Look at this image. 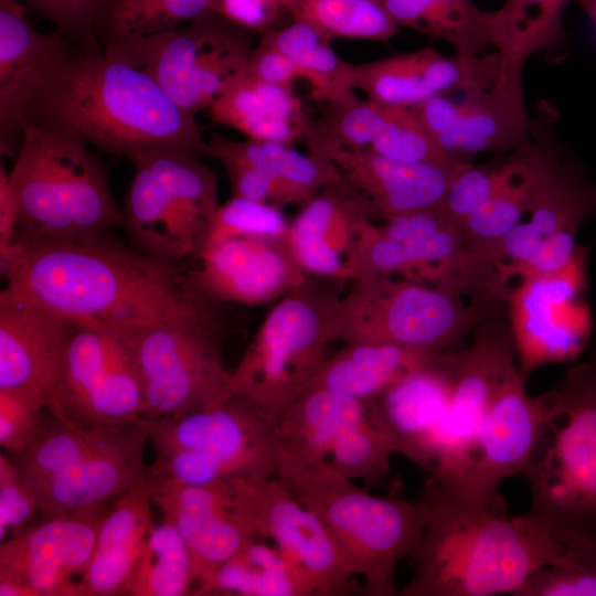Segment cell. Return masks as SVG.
<instances>
[{"instance_id":"cell-28","label":"cell","mask_w":596,"mask_h":596,"mask_svg":"<svg viewBox=\"0 0 596 596\" xmlns=\"http://www.w3.org/2000/svg\"><path fill=\"white\" fill-rule=\"evenodd\" d=\"M151 423L141 418L113 429L105 444L35 490L40 520L110 505L145 471Z\"/></svg>"},{"instance_id":"cell-29","label":"cell","mask_w":596,"mask_h":596,"mask_svg":"<svg viewBox=\"0 0 596 596\" xmlns=\"http://www.w3.org/2000/svg\"><path fill=\"white\" fill-rule=\"evenodd\" d=\"M195 281L223 304L255 306L281 298L307 276L285 235H244L205 251Z\"/></svg>"},{"instance_id":"cell-38","label":"cell","mask_w":596,"mask_h":596,"mask_svg":"<svg viewBox=\"0 0 596 596\" xmlns=\"http://www.w3.org/2000/svg\"><path fill=\"white\" fill-rule=\"evenodd\" d=\"M206 156L234 158L260 169L278 187L283 205L305 204L326 187L344 180L337 167L323 156L304 155L279 142L235 141L213 135L207 141Z\"/></svg>"},{"instance_id":"cell-9","label":"cell","mask_w":596,"mask_h":596,"mask_svg":"<svg viewBox=\"0 0 596 596\" xmlns=\"http://www.w3.org/2000/svg\"><path fill=\"white\" fill-rule=\"evenodd\" d=\"M212 296L131 336L141 386V417L150 423L219 405L235 394L224 363L225 329Z\"/></svg>"},{"instance_id":"cell-25","label":"cell","mask_w":596,"mask_h":596,"mask_svg":"<svg viewBox=\"0 0 596 596\" xmlns=\"http://www.w3.org/2000/svg\"><path fill=\"white\" fill-rule=\"evenodd\" d=\"M74 324L6 286L0 292V390L21 393L45 407Z\"/></svg>"},{"instance_id":"cell-12","label":"cell","mask_w":596,"mask_h":596,"mask_svg":"<svg viewBox=\"0 0 596 596\" xmlns=\"http://www.w3.org/2000/svg\"><path fill=\"white\" fill-rule=\"evenodd\" d=\"M375 275L435 285L485 306L498 304L503 296L497 270L470 254L462 227L441 205L364 227L354 258V279Z\"/></svg>"},{"instance_id":"cell-5","label":"cell","mask_w":596,"mask_h":596,"mask_svg":"<svg viewBox=\"0 0 596 596\" xmlns=\"http://www.w3.org/2000/svg\"><path fill=\"white\" fill-rule=\"evenodd\" d=\"M275 476L324 525L352 574L362 578V595H400L397 564L414 554L424 529L416 501L373 496L328 461L283 453Z\"/></svg>"},{"instance_id":"cell-16","label":"cell","mask_w":596,"mask_h":596,"mask_svg":"<svg viewBox=\"0 0 596 596\" xmlns=\"http://www.w3.org/2000/svg\"><path fill=\"white\" fill-rule=\"evenodd\" d=\"M525 379L518 366L508 374L469 447L454 465L429 473V482L455 499L498 510V488L526 466L542 421L541 398L526 393Z\"/></svg>"},{"instance_id":"cell-10","label":"cell","mask_w":596,"mask_h":596,"mask_svg":"<svg viewBox=\"0 0 596 596\" xmlns=\"http://www.w3.org/2000/svg\"><path fill=\"white\" fill-rule=\"evenodd\" d=\"M129 160L134 175L123 214L132 246L163 260H199L221 205L215 172L175 150L145 151Z\"/></svg>"},{"instance_id":"cell-44","label":"cell","mask_w":596,"mask_h":596,"mask_svg":"<svg viewBox=\"0 0 596 596\" xmlns=\"http://www.w3.org/2000/svg\"><path fill=\"white\" fill-rule=\"evenodd\" d=\"M298 67L300 77L310 85V97L324 102L351 88L350 65L331 46V40L312 26L294 21L288 25L263 33Z\"/></svg>"},{"instance_id":"cell-1","label":"cell","mask_w":596,"mask_h":596,"mask_svg":"<svg viewBox=\"0 0 596 596\" xmlns=\"http://www.w3.org/2000/svg\"><path fill=\"white\" fill-rule=\"evenodd\" d=\"M24 124L127 159L150 150L206 156L195 118L145 71L107 54L94 34L45 32L26 88Z\"/></svg>"},{"instance_id":"cell-26","label":"cell","mask_w":596,"mask_h":596,"mask_svg":"<svg viewBox=\"0 0 596 596\" xmlns=\"http://www.w3.org/2000/svg\"><path fill=\"white\" fill-rule=\"evenodd\" d=\"M461 351H444L409 372L370 403L372 419L401 454L430 473L435 440L451 401Z\"/></svg>"},{"instance_id":"cell-6","label":"cell","mask_w":596,"mask_h":596,"mask_svg":"<svg viewBox=\"0 0 596 596\" xmlns=\"http://www.w3.org/2000/svg\"><path fill=\"white\" fill-rule=\"evenodd\" d=\"M9 181L18 236L75 238L124 226L106 170L83 142L24 124Z\"/></svg>"},{"instance_id":"cell-27","label":"cell","mask_w":596,"mask_h":596,"mask_svg":"<svg viewBox=\"0 0 596 596\" xmlns=\"http://www.w3.org/2000/svg\"><path fill=\"white\" fill-rule=\"evenodd\" d=\"M472 333V342L461 351L449 408L437 430L430 473L450 467L465 453L499 386L517 368L509 322L491 316Z\"/></svg>"},{"instance_id":"cell-13","label":"cell","mask_w":596,"mask_h":596,"mask_svg":"<svg viewBox=\"0 0 596 596\" xmlns=\"http://www.w3.org/2000/svg\"><path fill=\"white\" fill-rule=\"evenodd\" d=\"M251 29L207 10L191 22L108 53L145 71L185 114L195 118L246 73Z\"/></svg>"},{"instance_id":"cell-50","label":"cell","mask_w":596,"mask_h":596,"mask_svg":"<svg viewBox=\"0 0 596 596\" xmlns=\"http://www.w3.org/2000/svg\"><path fill=\"white\" fill-rule=\"evenodd\" d=\"M39 513L34 490L23 479L12 457L0 455V541L14 536L29 526Z\"/></svg>"},{"instance_id":"cell-2","label":"cell","mask_w":596,"mask_h":596,"mask_svg":"<svg viewBox=\"0 0 596 596\" xmlns=\"http://www.w3.org/2000/svg\"><path fill=\"white\" fill-rule=\"evenodd\" d=\"M108 233L18 236L0 256L7 286L72 322L124 333L184 312L210 296L181 264L145 254Z\"/></svg>"},{"instance_id":"cell-14","label":"cell","mask_w":596,"mask_h":596,"mask_svg":"<svg viewBox=\"0 0 596 596\" xmlns=\"http://www.w3.org/2000/svg\"><path fill=\"white\" fill-rule=\"evenodd\" d=\"M74 323L58 380L44 408L79 429L141 419L142 393L130 344L135 333Z\"/></svg>"},{"instance_id":"cell-57","label":"cell","mask_w":596,"mask_h":596,"mask_svg":"<svg viewBox=\"0 0 596 596\" xmlns=\"http://www.w3.org/2000/svg\"><path fill=\"white\" fill-rule=\"evenodd\" d=\"M20 0H0V3H10V2H17Z\"/></svg>"},{"instance_id":"cell-49","label":"cell","mask_w":596,"mask_h":596,"mask_svg":"<svg viewBox=\"0 0 596 596\" xmlns=\"http://www.w3.org/2000/svg\"><path fill=\"white\" fill-rule=\"evenodd\" d=\"M502 161L503 158L481 166L470 162L455 177L441 203L454 223L462 227L490 200L500 181Z\"/></svg>"},{"instance_id":"cell-52","label":"cell","mask_w":596,"mask_h":596,"mask_svg":"<svg viewBox=\"0 0 596 596\" xmlns=\"http://www.w3.org/2000/svg\"><path fill=\"white\" fill-rule=\"evenodd\" d=\"M105 0H25L32 12L52 23L71 39L94 34V25Z\"/></svg>"},{"instance_id":"cell-30","label":"cell","mask_w":596,"mask_h":596,"mask_svg":"<svg viewBox=\"0 0 596 596\" xmlns=\"http://www.w3.org/2000/svg\"><path fill=\"white\" fill-rule=\"evenodd\" d=\"M319 105L321 116L311 121L310 129L321 139L406 162L448 158L435 146L411 108L359 98L352 88Z\"/></svg>"},{"instance_id":"cell-11","label":"cell","mask_w":596,"mask_h":596,"mask_svg":"<svg viewBox=\"0 0 596 596\" xmlns=\"http://www.w3.org/2000/svg\"><path fill=\"white\" fill-rule=\"evenodd\" d=\"M341 296L336 338L383 342L428 352L449 351L496 309L435 285L375 275L350 281Z\"/></svg>"},{"instance_id":"cell-39","label":"cell","mask_w":596,"mask_h":596,"mask_svg":"<svg viewBox=\"0 0 596 596\" xmlns=\"http://www.w3.org/2000/svg\"><path fill=\"white\" fill-rule=\"evenodd\" d=\"M196 595L317 596V589L292 557L256 540L224 562Z\"/></svg>"},{"instance_id":"cell-45","label":"cell","mask_w":596,"mask_h":596,"mask_svg":"<svg viewBox=\"0 0 596 596\" xmlns=\"http://www.w3.org/2000/svg\"><path fill=\"white\" fill-rule=\"evenodd\" d=\"M294 21L323 36L387 41L398 25L375 0H280Z\"/></svg>"},{"instance_id":"cell-51","label":"cell","mask_w":596,"mask_h":596,"mask_svg":"<svg viewBox=\"0 0 596 596\" xmlns=\"http://www.w3.org/2000/svg\"><path fill=\"white\" fill-rule=\"evenodd\" d=\"M44 406L13 391L0 390V445L10 455L21 453L36 435Z\"/></svg>"},{"instance_id":"cell-8","label":"cell","mask_w":596,"mask_h":596,"mask_svg":"<svg viewBox=\"0 0 596 596\" xmlns=\"http://www.w3.org/2000/svg\"><path fill=\"white\" fill-rule=\"evenodd\" d=\"M336 283L307 275L268 311L232 370L236 394L279 417L309 387L337 340Z\"/></svg>"},{"instance_id":"cell-47","label":"cell","mask_w":596,"mask_h":596,"mask_svg":"<svg viewBox=\"0 0 596 596\" xmlns=\"http://www.w3.org/2000/svg\"><path fill=\"white\" fill-rule=\"evenodd\" d=\"M514 596H596V544L568 542L564 561L534 572Z\"/></svg>"},{"instance_id":"cell-4","label":"cell","mask_w":596,"mask_h":596,"mask_svg":"<svg viewBox=\"0 0 596 596\" xmlns=\"http://www.w3.org/2000/svg\"><path fill=\"white\" fill-rule=\"evenodd\" d=\"M540 398V430L521 472L531 503L518 518L561 541L596 544V344Z\"/></svg>"},{"instance_id":"cell-21","label":"cell","mask_w":596,"mask_h":596,"mask_svg":"<svg viewBox=\"0 0 596 596\" xmlns=\"http://www.w3.org/2000/svg\"><path fill=\"white\" fill-rule=\"evenodd\" d=\"M440 150L454 159L470 160L481 152H513L531 131L522 81L497 83L487 89L437 96L411 108Z\"/></svg>"},{"instance_id":"cell-55","label":"cell","mask_w":596,"mask_h":596,"mask_svg":"<svg viewBox=\"0 0 596 596\" xmlns=\"http://www.w3.org/2000/svg\"><path fill=\"white\" fill-rule=\"evenodd\" d=\"M19 209L9 181V173L0 168V256L14 244L19 235Z\"/></svg>"},{"instance_id":"cell-56","label":"cell","mask_w":596,"mask_h":596,"mask_svg":"<svg viewBox=\"0 0 596 596\" xmlns=\"http://www.w3.org/2000/svg\"><path fill=\"white\" fill-rule=\"evenodd\" d=\"M596 26V0H575Z\"/></svg>"},{"instance_id":"cell-22","label":"cell","mask_w":596,"mask_h":596,"mask_svg":"<svg viewBox=\"0 0 596 596\" xmlns=\"http://www.w3.org/2000/svg\"><path fill=\"white\" fill-rule=\"evenodd\" d=\"M309 152L331 161L344 181L368 203L374 217L384 221L441 205L455 177L471 161L446 158L406 162L369 149L340 146L306 134Z\"/></svg>"},{"instance_id":"cell-54","label":"cell","mask_w":596,"mask_h":596,"mask_svg":"<svg viewBox=\"0 0 596 596\" xmlns=\"http://www.w3.org/2000/svg\"><path fill=\"white\" fill-rule=\"evenodd\" d=\"M279 9L280 0H215L214 10L231 20L263 33L270 30V23Z\"/></svg>"},{"instance_id":"cell-35","label":"cell","mask_w":596,"mask_h":596,"mask_svg":"<svg viewBox=\"0 0 596 596\" xmlns=\"http://www.w3.org/2000/svg\"><path fill=\"white\" fill-rule=\"evenodd\" d=\"M371 417L370 403L324 387H308L278 417L279 453L327 461L334 444Z\"/></svg>"},{"instance_id":"cell-31","label":"cell","mask_w":596,"mask_h":596,"mask_svg":"<svg viewBox=\"0 0 596 596\" xmlns=\"http://www.w3.org/2000/svg\"><path fill=\"white\" fill-rule=\"evenodd\" d=\"M373 214L344 180L304 204L289 224L296 258L307 275L350 281L360 236Z\"/></svg>"},{"instance_id":"cell-46","label":"cell","mask_w":596,"mask_h":596,"mask_svg":"<svg viewBox=\"0 0 596 596\" xmlns=\"http://www.w3.org/2000/svg\"><path fill=\"white\" fill-rule=\"evenodd\" d=\"M393 454L391 444L371 416L334 444L327 461L351 480L377 483L389 476Z\"/></svg>"},{"instance_id":"cell-19","label":"cell","mask_w":596,"mask_h":596,"mask_svg":"<svg viewBox=\"0 0 596 596\" xmlns=\"http://www.w3.org/2000/svg\"><path fill=\"white\" fill-rule=\"evenodd\" d=\"M148 482L153 505L187 544L193 595L224 562L259 536L238 479L206 486Z\"/></svg>"},{"instance_id":"cell-23","label":"cell","mask_w":596,"mask_h":596,"mask_svg":"<svg viewBox=\"0 0 596 596\" xmlns=\"http://www.w3.org/2000/svg\"><path fill=\"white\" fill-rule=\"evenodd\" d=\"M497 51L473 57L447 56L433 47L350 65V86L366 98L412 108L433 97L492 87L500 75Z\"/></svg>"},{"instance_id":"cell-34","label":"cell","mask_w":596,"mask_h":596,"mask_svg":"<svg viewBox=\"0 0 596 596\" xmlns=\"http://www.w3.org/2000/svg\"><path fill=\"white\" fill-rule=\"evenodd\" d=\"M573 0H505L489 11L491 46L501 58L499 78L522 81L529 58L542 53L557 62L565 57L564 13Z\"/></svg>"},{"instance_id":"cell-3","label":"cell","mask_w":596,"mask_h":596,"mask_svg":"<svg viewBox=\"0 0 596 596\" xmlns=\"http://www.w3.org/2000/svg\"><path fill=\"white\" fill-rule=\"evenodd\" d=\"M416 502L424 529L402 596L514 595L534 572L566 557L568 542L455 499L427 480Z\"/></svg>"},{"instance_id":"cell-36","label":"cell","mask_w":596,"mask_h":596,"mask_svg":"<svg viewBox=\"0 0 596 596\" xmlns=\"http://www.w3.org/2000/svg\"><path fill=\"white\" fill-rule=\"evenodd\" d=\"M440 352L383 342H350L328 356L309 387L343 392L369 403Z\"/></svg>"},{"instance_id":"cell-15","label":"cell","mask_w":596,"mask_h":596,"mask_svg":"<svg viewBox=\"0 0 596 596\" xmlns=\"http://www.w3.org/2000/svg\"><path fill=\"white\" fill-rule=\"evenodd\" d=\"M589 246L579 245L562 269L520 278L505 301L519 369L525 375L545 364L576 362L594 321L585 298Z\"/></svg>"},{"instance_id":"cell-41","label":"cell","mask_w":596,"mask_h":596,"mask_svg":"<svg viewBox=\"0 0 596 596\" xmlns=\"http://www.w3.org/2000/svg\"><path fill=\"white\" fill-rule=\"evenodd\" d=\"M400 26L450 43L456 54L473 57L491 46L489 11L472 0H375Z\"/></svg>"},{"instance_id":"cell-20","label":"cell","mask_w":596,"mask_h":596,"mask_svg":"<svg viewBox=\"0 0 596 596\" xmlns=\"http://www.w3.org/2000/svg\"><path fill=\"white\" fill-rule=\"evenodd\" d=\"M108 507L40 520L1 542L0 596H79Z\"/></svg>"},{"instance_id":"cell-40","label":"cell","mask_w":596,"mask_h":596,"mask_svg":"<svg viewBox=\"0 0 596 596\" xmlns=\"http://www.w3.org/2000/svg\"><path fill=\"white\" fill-rule=\"evenodd\" d=\"M214 6L215 0H105L94 35L113 53L178 29Z\"/></svg>"},{"instance_id":"cell-24","label":"cell","mask_w":596,"mask_h":596,"mask_svg":"<svg viewBox=\"0 0 596 596\" xmlns=\"http://www.w3.org/2000/svg\"><path fill=\"white\" fill-rule=\"evenodd\" d=\"M259 536L270 538L312 578L317 596L356 592L354 575L321 521L275 476L238 479Z\"/></svg>"},{"instance_id":"cell-48","label":"cell","mask_w":596,"mask_h":596,"mask_svg":"<svg viewBox=\"0 0 596 596\" xmlns=\"http://www.w3.org/2000/svg\"><path fill=\"white\" fill-rule=\"evenodd\" d=\"M289 224L277 205L232 196L217 209L201 256L205 251L232 237L285 235L289 232Z\"/></svg>"},{"instance_id":"cell-53","label":"cell","mask_w":596,"mask_h":596,"mask_svg":"<svg viewBox=\"0 0 596 596\" xmlns=\"http://www.w3.org/2000/svg\"><path fill=\"white\" fill-rule=\"evenodd\" d=\"M246 74L286 88H292L294 81L300 77L295 63L263 34L251 51Z\"/></svg>"},{"instance_id":"cell-18","label":"cell","mask_w":596,"mask_h":596,"mask_svg":"<svg viewBox=\"0 0 596 596\" xmlns=\"http://www.w3.org/2000/svg\"><path fill=\"white\" fill-rule=\"evenodd\" d=\"M557 119L555 106L541 102L528 142L503 158L496 192L462 225L466 247L481 264L497 269L502 243L558 171L568 148L558 138Z\"/></svg>"},{"instance_id":"cell-17","label":"cell","mask_w":596,"mask_h":596,"mask_svg":"<svg viewBox=\"0 0 596 596\" xmlns=\"http://www.w3.org/2000/svg\"><path fill=\"white\" fill-rule=\"evenodd\" d=\"M596 212V181L572 150L529 212L501 246L497 273L507 288L513 277L553 273L564 268L579 245V225Z\"/></svg>"},{"instance_id":"cell-33","label":"cell","mask_w":596,"mask_h":596,"mask_svg":"<svg viewBox=\"0 0 596 596\" xmlns=\"http://www.w3.org/2000/svg\"><path fill=\"white\" fill-rule=\"evenodd\" d=\"M207 109L212 120L241 131L251 140L287 146L305 138L311 123L292 88L246 73L228 84Z\"/></svg>"},{"instance_id":"cell-42","label":"cell","mask_w":596,"mask_h":596,"mask_svg":"<svg viewBox=\"0 0 596 596\" xmlns=\"http://www.w3.org/2000/svg\"><path fill=\"white\" fill-rule=\"evenodd\" d=\"M114 428H74L44 408L32 441L21 453L9 455L35 492L39 487L102 447Z\"/></svg>"},{"instance_id":"cell-43","label":"cell","mask_w":596,"mask_h":596,"mask_svg":"<svg viewBox=\"0 0 596 596\" xmlns=\"http://www.w3.org/2000/svg\"><path fill=\"white\" fill-rule=\"evenodd\" d=\"M194 582L187 544L168 520L151 529L126 588L129 596L193 595Z\"/></svg>"},{"instance_id":"cell-7","label":"cell","mask_w":596,"mask_h":596,"mask_svg":"<svg viewBox=\"0 0 596 596\" xmlns=\"http://www.w3.org/2000/svg\"><path fill=\"white\" fill-rule=\"evenodd\" d=\"M150 481L206 486L275 477L278 417L240 394L213 407L151 423Z\"/></svg>"},{"instance_id":"cell-37","label":"cell","mask_w":596,"mask_h":596,"mask_svg":"<svg viewBox=\"0 0 596 596\" xmlns=\"http://www.w3.org/2000/svg\"><path fill=\"white\" fill-rule=\"evenodd\" d=\"M44 41L45 32L28 22L24 4L0 3V148L13 159L22 142L28 84Z\"/></svg>"},{"instance_id":"cell-32","label":"cell","mask_w":596,"mask_h":596,"mask_svg":"<svg viewBox=\"0 0 596 596\" xmlns=\"http://www.w3.org/2000/svg\"><path fill=\"white\" fill-rule=\"evenodd\" d=\"M153 501L143 473L104 512L79 596L126 595V588L153 528Z\"/></svg>"}]
</instances>
